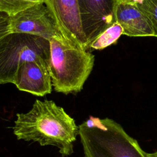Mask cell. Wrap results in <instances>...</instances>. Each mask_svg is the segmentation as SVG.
<instances>
[{"label": "cell", "instance_id": "1", "mask_svg": "<svg viewBox=\"0 0 157 157\" xmlns=\"http://www.w3.org/2000/svg\"><path fill=\"white\" fill-rule=\"evenodd\" d=\"M13 131L18 140H32L40 145H53L63 157L74 152L73 142L78 126L63 107L53 101L36 99L27 113H17Z\"/></svg>", "mask_w": 157, "mask_h": 157}, {"label": "cell", "instance_id": "2", "mask_svg": "<svg viewBox=\"0 0 157 157\" xmlns=\"http://www.w3.org/2000/svg\"><path fill=\"white\" fill-rule=\"evenodd\" d=\"M78 129L84 157H147L138 142L112 119L91 116Z\"/></svg>", "mask_w": 157, "mask_h": 157}, {"label": "cell", "instance_id": "3", "mask_svg": "<svg viewBox=\"0 0 157 157\" xmlns=\"http://www.w3.org/2000/svg\"><path fill=\"white\" fill-rule=\"evenodd\" d=\"M49 44L47 67L54 90L64 94L80 92L93 69L94 56L64 37L53 38Z\"/></svg>", "mask_w": 157, "mask_h": 157}, {"label": "cell", "instance_id": "4", "mask_svg": "<svg viewBox=\"0 0 157 157\" xmlns=\"http://www.w3.org/2000/svg\"><path fill=\"white\" fill-rule=\"evenodd\" d=\"M49 41L31 34L9 33L0 39V85L13 83L18 67L26 61L48 63Z\"/></svg>", "mask_w": 157, "mask_h": 157}, {"label": "cell", "instance_id": "5", "mask_svg": "<svg viewBox=\"0 0 157 157\" xmlns=\"http://www.w3.org/2000/svg\"><path fill=\"white\" fill-rule=\"evenodd\" d=\"M8 32L31 34L47 40L63 37L44 1L8 17Z\"/></svg>", "mask_w": 157, "mask_h": 157}, {"label": "cell", "instance_id": "6", "mask_svg": "<svg viewBox=\"0 0 157 157\" xmlns=\"http://www.w3.org/2000/svg\"><path fill=\"white\" fill-rule=\"evenodd\" d=\"M63 37L75 46L86 50L77 0H43Z\"/></svg>", "mask_w": 157, "mask_h": 157}, {"label": "cell", "instance_id": "7", "mask_svg": "<svg viewBox=\"0 0 157 157\" xmlns=\"http://www.w3.org/2000/svg\"><path fill=\"white\" fill-rule=\"evenodd\" d=\"M88 48L90 44L116 21L117 0H77Z\"/></svg>", "mask_w": 157, "mask_h": 157}, {"label": "cell", "instance_id": "8", "mask_svg": "<svg viewBox=\"0 0 157 157\" xmlns=\"http://www.w3.org/2000/svg\"><path fill=\"white\" fill-rule=\"evenodd\" d=\"M13 84L19 90L36 96L50 94L52 83L47 63L42 59L24 61L18 68Z\"/></svg>", "mask_w": 157, "mask_h": 157}, {"label": "cell", "instance_id": "9", "mask_svg": "<svg viewBox=\"0 0 157 157\" xmlns=\"http://www.w3.org/2000/svg\"><path fill=\"white\" fill-rule=\"evenodd\" d=\"M116 21L123 28V34L129 37H156L157 34L149 18L136 4L117 2Z\"/></svg>", "mask_w": 157, "mask_h": 157}, {"label": "cell", "instance_id": "10", "mask_svg": "<svg viewBox=\"0 0 157 157\" xmlns=\"http://www.w3.org/2000/svg\"><path fill=\"white\" fill-rule=\"evenodd\" d=\"M123 34L121 26L115 22L101 33L90 45L89 48L94 50H102L115 44Z\"/></svg>", "mask_w": 157, "mask_h": 157}, {"label": "cell", "instance_id": "11", "mask_svg": "<svg viewBox=\"0 0 157 157\" xmlns=\"http://www.w3.org/2000/svg\"><path fill=\"white\" fill-rule=\"evenodd\" d=\"M41 1L43 0H0V12L10 17Z\"/></svg>", "mask_w": 157, "mask_h": 157}, {"label": "cell", "instance_id": "12", "mask_svg": "<svg viewBox=\"0 0 157 157\" xmlns=\"http://www.w3.org/2000/svg\"><path fill=\"white\" fill-rule=\"evenodd\" d=\"M135 4L149 18L157 34V0H139Z\"/></svg>", "mask_w": 157, "mask_h": 157}, {"label": "cell", "instance_id": "13", "mask_svg": "<svg viewBox=\"0 0 157 157\" xmlns=\"http://www.w3.org/2000/svg\"><path fill=\"white\" fill-rule=\"evenodd\" d=\"M8 15L0 12V39L9 33L8 32Z\"/></svg>", "mask_w": 157, "mask_h": 157}, {"label": "cell", "instance_id": "14", "mask_svg": "<svg viewBox=\"0 0 157 157\" xmlns=\"http://www.w3.org/2000/svg\"><path fill=\"white\" fill-rule=\"evenodd\" d=\"M138 1H139V0H117V2H129V3L135 4Z\"/></svg>", "mask_w": 157, "mask_h": 157}, {"label": "cell", "instance_id": "15", "mask_svg": "<svg viewBox=\"0 0 157 157\" xmlns=\"http://www.w3.org/2000/svg\"><path fill=\"white\" fill-rule=\"evenodd\" d=\"M147 157H157V151L153 152V153H147Z\"/></svg>", "mask_w": 157, "mask_h": 157}]
</instances>
